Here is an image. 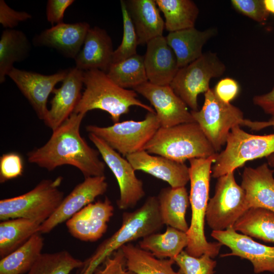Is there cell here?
Listing matches in <instances>:
<instances>
[{
  "instance_id": "obj_1",
  "label": "cell",
  "mask_w": 274,
  "mask_h": 274,
  "mask_svg": "<svg viewBox=\"0 0 274 274\" xmlns=\"http://www.w3.org/2000/svg\"><path fill=\"white\" fill-rule=\"evenodd\" d=\"M85 115L73 113L52 133L43 146L29 152V163L51 171L64 165L78 169L85 178L105 176V165L99 153L90 147L80 129Z\"/></svg>"
},
{
  "instance_id": "obj_2",
  "label": "cell",
  "mask_w": 274,
  "mask_h": 274,
  "mask_svg": "<svg viewBox=\"0 0 274 274\" xmlns=\"http://www.w3.org/2000/svg\"><path fill=\"white\" fill-rule=\"evenodd\" d=\"M157 197L150 196L132 212L124 213L121 227L105 240L79 268L76 274H94L98 266L115 252L132 241L156 233L162 227Z\"/></svg>"
},
{
  "instance_id": "obj_3",
  "label": "cell",
  "mask_w": 274,
  "mask_h": 274,
  "mask_svg": "<svg viewBox=\"0 0 274 274\" xmlns=\"http://www.w3.org/2000/svg\"><path fill=\"white\" fill-rule=\"evenodd\" d=\"M218 153L207 158L189 160L190 191L189 196L191 208V220L186 232L188 243L185 251L190 255L199 257L203 254L212 258L216 257L222 245L207 241L204 234L206 213L209 196L212 165Z\"/></svg>"
},
{
  "instance_id": "obj_4",
  "label": "cell",
  "mask_w": 274,
  "mask_h": 274,
  "mask_svg": "<svg viewBox=\"0 0 274 274\" xmlns=\"http://www.w3.org/2000/svg\"><path fill=\"white\" fill-rule=\"evenodd\" d=\"M84 91L74 113L86 114L99 109L108 113L114 123L119 122L122 115L128 113L130 107L138 106L148 112L155 110L137 98L134 90L123 88L114 83L107 74L99 70L83 72Z\"/></svg>"
},
{
  "instance_id": "obj_5",
  "label": "cell",
  "mask_w": 274,
  "mask_h": 274,
  "mask_svg": "<svg viewBox=\"0 0 274 274\" xmlns=\"http://www.w3.org/2000/svg\"><path fill=\"white\" fill-rule=\"evenodd\" d=\"M144 150L183 163L217 153L195 122L167 128L160 127Z\"/></svg>"
},
{
  "instance_id": "obj_6",
  "label": "cell",
  "mask_w": 274,
  "mask_h": 274,
  "mask_svg": "<svg viewBox=\"0 0 274 274\" xmlns=\"http://www.w3.org/2000/svg\"><path fill=\"white\" fill-rule=\"evenodd\" d=\"M63 178L41 181L22 195L0 200V220L23 218L42 224L58 207L64 197L59 189Z\"/></svg>"
},
{
  "instance_id": "obj_7",
  "label": "cell",
  "mask_w": 274,
  "mask_h": 274,
  "mask_svg": "<svg viewBox=\"0 0 274 274\" xmlns=\"http://www.w3.org/2000/svg\"><path fill=\"white\" fill-rule=\"evenodd\" d=\"M239 125L233 127L225 148L218 153L212 175L218 178L234 172L248 161L266 157L274 153V133L267 135L250 134Z\"/></svg>"
},
{
  "instance_id": "obj_8",
  "label": "cell",
  "mask_w": 274,
  "mask_h": 274,
  "mask_svg": "<svg viewBox=\"0 0 274 274\" xmlns=\"http://www.w3.org/2000/svg\"><path fill=\"white\" fill-rule=\"evenodd\" d=\"M226 66L214 52H207L180 68L170 84L176 94L191 111L198 110V96L210 89V82L224 74Z\"/></svg>"
},
{
  "instance_id": "obj_9",
  "label": "cell",
  "mask_w": 274,
  "mask_h": 274,
  "mask_svg": "<svg viewBox=\"0 0 274 274\" xmlns=\"http://www.w3.org/2000/svg\"><path fill=\"white\" fill-rule=\"evenodd\" d=\"M160 127L155 112H148L141 121L127 120L107 127L89 125L86 129L126 157L144 150Z\"/></svg>"
},
{
  "instance_id": "obj_10",
  "label": "cell",
  "mask_w": 274,
  "mask_h": 274,
  "mask_svg": "<svg viewBox=\"0 0 274 274\" xmlns=\"http://www.w3.org/2000/svg\"><path fill=\"white\" fill-rule=\"evenodd\" d=\"M191 113L217 153L226 145L231 129L241 126L245 119L239 108L220 100L211 88L204 93L201 109Z\"/></svg>"
},
{
  "instance_id": "obj_11",
  "label": "cell",
  "mask_w": 274,
  "mask_h": 274,
  "mask_svg": "<svg viewBox=\"0 0 274 274\" xmlns=\"http://www.w3.org/2000/svg\"><path fill=\"white\" fill-rule=\"evenodd\" d=\"M250 209L245 193L236 182L234 172L217 179L214 196L208 202L206 220L213 231L232 228L237 220Z\"/></svg>"
},
{
  "instance_id": "obj_12",
  "label": "cell",
  "mask_w": 274,
  "mask_h": 274,
  "mask_svg": "<svg viewBox=\"0 0 274 274\" xmlns=\"http://www.w3.org/2000/svg\"><path fill=\"white\" fill-rule=\"evenodd\" d=\"M88 136L117 180L120 191L118 207L121 210L134 207L145 195L143 182L136 177L135 170L126 159L103 140L92 133Z\"/></svg>"
},
{
  "instance_id": "obj_13",
  "label": "cell",
  "mask_w": 274,
  "mask_h": 274,
  "mask_svg": "<svg viewBox=\"0 0 274 274\" xmlns=\"http://www.w3.org/2000/svg\"><path fill=\"white\" fill-rule=\"evenodd\" d=\"M133 90L150 102L161 127L195 122L187 106L170 85H157L148 81Z\"/></svg>"
},
{
  "instance_id": "obj_14",
  "label": "cell",
  "mask_w": 274,
  "mask_h": 274,
  "mask_svg": "<svg viewBox=\"0 0 274 274\" xmlns=\"http://www.w3.org/2000/svg\"><path fill=\"white\" fill-rule=\"evenodd\" d=\"M68 69L58 71L51 75L21 70L13 67L8 76L27 99L38 118L44 121L48 109L47 100L55 85L66 77Z\"/></svg>"
},
{
  "instance_id": "obj_15",
  "label": "cell",
  "mask_w": 274,
  "mask_h": 274,
  "mask_svg": "<svg viewBox=\"0 0 274 274\" xmlns=\"http://www.w3.org/2000/svg\"><path fill=\"white\" fill-rule=\"evenodd\" d=\"M108 187L105 176L85 178L63 198L53 214L40 225L38 232H50L58 225L92 203L96 197L103 195Z\"/></svg>"
},
{
  "instance_id": "obj_16",
  "label": "cell",
  "mask_w": 274,
  "mask_h": 274,
  "mask_svg": "<svg viewBox=\"0 0 274 274\" xmlns=\"http://www.w3.org/2000/svg\"><path fill=\"white\" fill-rule=\"evenodd\" d=\"M211 236L231 250V253L221 255L222 257L235 256L248 260L255 273H274V247L258 243L249 236L238 233L233 227L213 231Z\"/></svg>"
},
{
  "instance_id": "obj_17",
  "label": "cell",
  "mask_w": 274,
  "mask_h": 274,
  "mask_svg": "<svg viewBox=\"0 0 274 274\" xmlns=\"http://www.w3.org/2000/svg\"><path fill=\"white\" fill-rule=\"evenodd\" d=\"M114 207L108 197L91 203L66 221L71 234L82 241L95 242L106 232L114 214Z\"/></svg>"
},
{
  "instance_id": "obj_18",
  "label": "cell",
  "mask_w": 274,
  "mask_h": 274,
  "mask_svg": "<svg viewBox=\"0 0 274 274\" xmlns=\"http://www.w3.org/2000/svg\"><path fill=\"white\" fill-rule=\"evenodd\" d=\"M83 72L76 67L68 68V73L59 88H55L54 96L44 121L52 131L65 121L80 100L83 84Z\"/></svg>"
},
{
  "instance_id": "obj_19",
  "label": "cell",
  "mask_w": 274,
  "mask_h": 274,
  "mask_svg": "<svg viewBox=\"0 0 274 274\" xmlns=\"http://www.w3.org/2000/svg\"><path fill=\"white\" fill-rule=\"evenodd\" d=\"M90 28V25L86 22H63L36 35L33 39V44L38 47L53 48L64 57L75 59Z\"/></svg>"
},
{
  "instance_id": "obj_20",
  "label": "cell",
  "mask_w": 274,
  "mask_h": 274,
  "mask_svg": "<svg viewBox=\"0 0 274 274\" xmlns=\"http://www.w3.org/2000/svg\"><path fill=\"white\" fill-rule=\"evenodd\" d=\"M135 170H141L167 182L171 187H185L190 180L189 167L184 163L153 156L145 150L126 156Z\"/></svg>"
},
{
  "instance_id": "obj_21",
  "label": "cell",
  "mask_w": 274,
  "mask_h": 274,
  "mask_svg": "<svg viewBox=\"0 0 274 274\" xmlns=\"http://www.w3.org/2000/svg\"><path fill=\"white\" fill-rule=\"evenodd\" d=\"M144 62L148 81L157 85H170L180 68L174 51L163 36L147 44Z\"/></svg>"
},
{
  "instance_id": "obj_22",
  "label": "cell",
  "mask_w": 274,
  "mask_h": 274,
  "mask_svg": "<svg viewBox=\"0 0 274 274\" xmlns=\"http://www.w3.org/2000/svg\"><path fill=\"white\" fill-rule=\"evenodd\" d=\"M114 52L112 39L106 30L90 27L75 58V67L83 71L99 70L107 73L112 64Z\"/></svg>"
},
{
  "instance_id": "obj_23",
  "label": "cell",
  "mask_w": 274,
  "mask_h": 274,
  "mask_svg": "<svg viewBox=\"0 0 274 274\" xmlns=\"http://www.w3.org/2000/svg\"><path fill=\"white\" fill-rule=\"evenodd\" d=\"M273 172L266 163L256 168L245 167L241 186L249 208H260L274 212Z\"/></svg>"
},
{
  "instance_id": "obj_24",
  "label": "cell",
  "mask_w": 274,
  "mask_h": 274,
  "mask_svg": "<svg viewBox=\"0 0 274 274\" xmlns=\"http://www.w3.org/2000/svg\"><path fill=\"white\" fill-rule=\"evenodd\" d=\"M127 10L134 25L139 45L162 36L164 21L154 0L124 1Z\"/></svg>"
},
{
  "instance_id": "obj_25",
  "label": "cell",
  "mask_w": 274,
  "mask_h": 274,
  "mask_svg": "<svg viewBox=\"0 0 274 274\" xmlns=\"http://www.w3.org/2000/svg\"><path fill=\"white\" fill-rule=\"evenodd\" d=\"M217 33L215 28L199 30L194 27L169 32L165 37L174 51L179 68L194 61L203 54L202 48Z\"/></svg>"
},
{
  "instance_id": "obj_26",
  "label": "cell",
  "mask_w": 274,
  "mask_h": 274,
  "mask_svg": "<svg viewBox=\"0 0 274 274\" xmlns=\"http://www.w3.org/2000/svg\"><path fill=\"white\" fill-rule=\"evenodd\" d=\"M157 198L163 224L187 232L189 227L185 216L189 198L185 187L163 188Z\"/></svg>"
},
{
  "instance_id": "obj_27",
  "label": "cell",
  "mask_w": 274,
  "mask_h": 274,
  "mask_svg": "<svg viewBox=\"0 0 274 274\" xmlns=\"http://www.w3.org/2000/svg\"><path fill=\"white\" fill-rule=\"evenodd\" d=\"M31 46L26 35L19 30L6 29L0 38V83H3L16 62L23 61L30 54Z\"/></svg>"
},
{
  "instance_id": "obj_28",
  "label": "cell",
  "mask_w": 274,
  "mask_h": 274,
  "mask_svg": "<svg viewBox=\"0 0 274 274\" xmlns=\"http://www.w3.org/2000/svg\"><path fill=\"white\" fill-rule=\"evenodd\" d=\"M126 269L135 274H180L175 271L172 259H159L130 243L121 248Z\"/></svg>"
},
{
  "instance_id": "obj_29",
  "label": "cell",
  "mask_w": 274,
  "mask_h": 274,
  "mask_svg": "<svg viewBox=\"0 0 274 274\" xmlns=\"http://www.w3.org/2000/svg\"><path fill=\"white\" fill-rule=\"evenodd\" d=\"M188 243L186 232L167 226L164 233L156 232L143 238L139 247L157 258L174 259L187 247Z\"/></svg>"
},
{
  "instance_id": "obj_30",
  "label": "cell",
  "mask_w": 274,
  "mask_h": 274,
  "mask_svg": "<svg viewBox=\"0 0 274 274\" xmlns=\"http://www.w3.org/2000/svg\"><path fill=\"white\" fill-rule=\"evenodd\" d=\"M44 239L40 233L32 235L25 243L0 261V274H26L42 254Z\"/></svg>"
},
{
  "instance_id": "obj_31",
  "label": "cell",
  "mask_w": 274,
  "mask_h": 274,
  "mask_svg": "<svg viewBox=\"0 0 274 274\" xmlns=\"http://www.w3.org/2000/svg\"><path fill=\"white\" fill-rule=\"evenodd\" d=\"M169 32L194 27L199 10L191 0H155Z\"/></svg>"
},
{
  "instance_id": "obj_32",
  "label": "cell",
  "mask_w": 274,
  "mask_h": 274,
  "mask_svg": "<svg viewBox=\"0 0 274 274\" xmlns=\"http://www.w3.org/2000/svg\"><path fill=\"white\" fill-rule=\"evenodd\" d=\"M233 228L250 237L274 243V212L251 208L237 220Z\"/></svg>"
},
{
  "instance_id": "obj_33",
  "label": "cell",
  "mask_w": 274,
  "mask_h": 274,
  "mask_svg": "<svg viewBox=\"0 0 274 274\" xmlns=\"http://www.w3.org/2000/svg\"><path fill=\"white\" fill-rule=\"evenodd\" d=\"M42 224L32 220L18 218L0 223V257L8 255L38 232Z\"/></svg>"
},
{
  "instance_id": "obj_34",
  "label": "cell",
  "mask_w": 274,
  "mask_h": 274,
  "mask_svg": "<svg viewBox=\"0 0 274 274\" xmlns=\"http://www.w3.org/2000/svg\"><path fill=\"white\" fill-rule=\"evenodd\" d=\"M106 74L114 83L125 89H133L148 81L144 56L138 54L119 62L112 63Z\"/></svg>"
},
{
  "instance_id": "obj_35",
  "label": "cell",
  "mask_w": 274,
  "mask_h": 274,
  "mask_svg": "<svg viewBox=\"0 0 274 274\" xmlns=\"http://www.w3.org/2000/svg\"><path fill=\"white\" fill-rule=\"evenodd\" d=\"M83 264V261L74 258L67 251L42 253L26 274H70Z\"/></svg>"
},
{
  "instance_id": "obj_36",
  "label": "cell",
  "mask_w": 274,
  "mask_h": 274,
  "mask_svg": "<svg viewBox=\"0 0 274 274\" xmlns=\"http://www.w3.org/2000/svg\"><path fill=\"white\" fill-rule=\"evenodd\" d=\"M120 5L123 19V37L121 43L114 50L112 63L119 62L136 54L139 45L138 38L124 1L121 0Z\"/></svg>"
},
{
  "instance_id": "obj_37",
  "label": "cell",
  "mask_w": 274,
  "mask_h": 274,
  "mask_svg": "<svg viewBox=\"0 0 274 274\" xmlns=\"http://www.w3.org/2000/svg\"><path fill=\"white\" fill-rule=\"evenodd\" d=\"M179 266L180 274H214L217 262L209 255L199 257L189 255L183 251L173 259Z\"/></svg>"
},
{
  "instance_id": "obj_38",
  "label": "cell",
  "mask_w": 274,
  "mask_h": 274,
  "mask_svg": "<svg viewBox=\"0 0 274 274\" xmlns=\"http://www.w3.org/2000/svg\"><path fill=\"white\" fill-rule=\"evenodd\" d=\"M23 161L16 152L3 154L0 157V182L18 178L23 173Z\"/></svg>"
},
{
  "instance_id": "obj_39",
  "label": "cell",
  "mask_w": 274,
  "mask_h": 274,
  "mask_svg": "<svg viewBox=\"0 0 274 274\" xmlns=\"http://www.w3.org/2000/svg\"><path fill=\"white\" fill-rule=\"evenodd\" d=\"M230 3L236 11L258 23L265 22L270 15L263 0H231Z\"/></svg>"
},
{
  "instance_id": "obj_40",
  "label": "cell",
  "mask_w": 274,
  "mask_h": 274,
  "mask_svg": "<svg viewBox=\"0 0 274 274\" xmlns=\"http://www.w3.org/2000/svg\"><path fill=\"white\" fill-rule=\"evenodd\" d=\"M32 18L24 11H17L10 8L4 0L0 1V23L6 29H13L19 23Z\"/></svg>"
},
{
  "instance_id": "obj_41",
  "label": "cell",
  "mask_w": 274,
  "mask_h": 274,
  "mask_svg": "<svg viewBox=\"0 0 274 274\" xmlns=\"http://www.w3.org/2000/svg\"><path fill=\"white\" fill-rule=\"evenodd\" d=\"M213 90L220 100L226 103H231L238 96L240 86L235 79L226 77L219 80Z\"/></svg>"
},
{
  "instance_id": "obj_42",
  "label": "cell",
  "mask_w": 274,
  "mask_h": 274,
  "mask_svg": "<svg viewBox=\"0 0 274 274\" xmlns=\"http://www.w3.org/2000/svg\"><path fill=\"white\" fill-rule=\"evenodd\" d=\"M107 258L104 267L97 269L94 274H135L124 268L125 259L121 249Z\"/></svg>"
},
{
  "instance_id": "obj_43",
  "label": "cell",
  "mask_w": 274,
  "mask_h": 274,
  "mask_svg": "<svg viewBox=\"0 0 274 274\" xmlns=\"http://www.w3.org/2000/svg\"><path fill=\"white\" fill-rule=\"evenodd\" d=\"M75 2L74 0H48L46 5V18L52 25L63 23L64 12Z\"/></svg>"
},
{
  "instance_id": "obj_44",
  "label": "cell",
  "mask_w": 274,
  "mask_h": 274,
  "mask_svg": "<svg viewBox=\"0 0 274 274\" xmlns=\"http://www.w3.org/2000/svg\"><path fill=\"white\" fill-rule=\"evenodd\" d=\"M253 102L265 113L274 116V86L266 93L255 95Z\"/></svg>"
},
{
  "instance_id": "obj_45",
  "label": "cell",
  "mask_w": 274,
  "mask_h": 274,
  "mask_svg": "<svg viewBox=\"0 0 274 274\" xmlns=\"http://www.w3.org/2000/svg\"><path fill=\"white\" fill-rule=\"evenodd\" d=\"M241 126H245L250 128L252 130L258 131L268 127L274 128V116L267 121H252L244 119Z\"/></svg>"
},
{
  "instance_id": "obj_46",
  "label": "cell",
  "mask_w": 274,
  "mask_h": 274,
  "mask_svg": "<svg viewBox=\"0 0 274 274\" xmlns=\"http://www.w3.org/2000/svg\"><path fill=\"white\" fill-rule=\"evenodd\" d=\"M264 7L269 14L274 15V0H263Z\"/></svg>"
},
{
  "instance_id": "obj_47",
  "label": "cell",
  "mask_w": 274,
  "mask_h": 274,
  "mask_svg": "<svg viewBox=\"0 0 274 274\" xmlns=\"http://www.w3.org/2000/svg\"><path fill=\"white\" fill-rule=\"evenodd\" d=\"M266 158L268 166L274 168V153L266 157Z\"/></svg>"
}]
</instances>
